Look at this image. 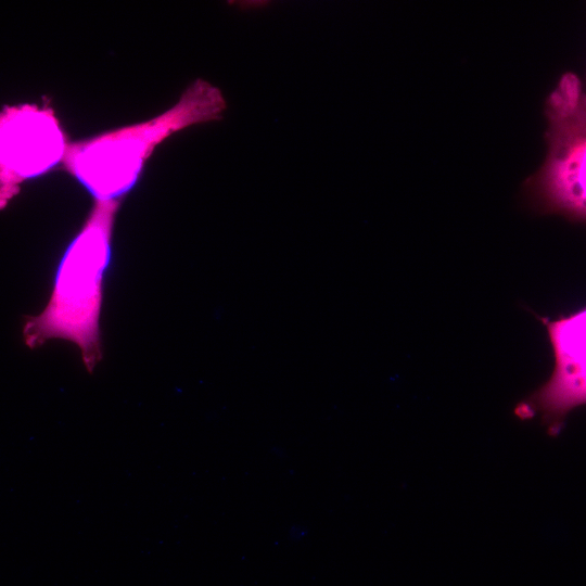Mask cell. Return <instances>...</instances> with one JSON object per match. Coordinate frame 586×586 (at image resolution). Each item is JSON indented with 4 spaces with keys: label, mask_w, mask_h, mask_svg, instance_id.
<instances>
[{
    "label": "cell",
    "mask_w": 586,
    "mask_h": 586,
    "mask_svg": "<svg viewBox=\"0 0 586 586\" xmlns=\"http://www.w3.org/2000/svg\"><path fill=\"white\" fill-rule=\"evenodd\" d=\"M66 138L51 107L22 105L0 113V207L26 179L64 160Z\"/></svg>",
    "instance_id": "obj_4"
},
{
    "label": "cell",
    "mask_w": 586,
    "mask_h": 586,
    "mask_svg": "<svg viewBox=\"0 0 586 586\" xmlns=\"http://www.w3.org/2000/svg\"><path fill=\"white\" fill-rule=\"evenodd\" d=\"M539 318L548 332L555 368L549 381L522 402L515 413L528 418L539 410L550 428L557 430L566 413L586 398V309L553 321Z\"/></svg>",
    "instance_id": "obj_5"
},
{
    "label": "cell",
    "mask_w": 586,
    "mask_h": 586,
    "mask_svg": "<svg viewBox=\"0 0 586 586\" xmlns=\"http://www.w3.org/2000/svg\"><path fill=\"white\" fill-rule=\"evenodd\" d=\"M224 107L219 91L200 80L161 116L68 144L63 161L97 201L116 200L136 183L157 143L174 131L216 117Z\"/></svg>",
    "instance_id": "obj_2"
},
{
    "label": "cell",
    "mask_w": 586,
    "mask_h": 586,
    "mask_svg": "<svg viewBox=\"0 0 586 586\" xmlns=\"http://www.w3.org/2000/svg\"><path fill=\"white\" fill-rule=\"evenodd\" d=\"M119 202L97 201L79 234L59 266L52 296L46 309L24 328L29 347L52 337L75 342L89 372L101 359L99 314L102 278L110 262V243Z\"/></svg>",
    "instance_id": "obj_1"
},
{
    "label": "cell",
    "mask_w": 586,
    "mask_h": 586,
    "mask_svg": "<svg viewBox=\"0 0 586 586\" xmlns=\"http://www.w3.org/2000/svg\"><path fill=\"white\" fill-rule=\"evenodd\" d=\"M548 128L543 165L523 184L539 214L561 215L571 222L586 218V98L581 77L563 73L544 107Z\"/></svg>",
    "instance_id": "obj_3"
}]
</instances>
